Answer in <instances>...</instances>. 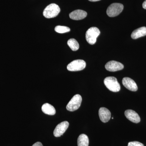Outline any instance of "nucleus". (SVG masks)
<instances>
[{
  "label": "nucleus",
  "mask_w": 146,
  "mask_h": 146,
  "mask_svg": "<svg viewBox=\"0 0 146 146\" xmlns=\"http://www.w3.org/2000/svg\"><path fill=\"white\" fill-rule=\"evenodd\" d=\"M60 11V7L57 5L51 4L45 9L43 11V15L47 18H54L58 15Z\"/></svg>",
  "instance_id": "1"
},
{
  "label": "nucleus",
  "mask_w": 146,
  "mask_h": 146,
  "mask_svg": "<svg viewBox=\"0 0 146 146\" xmlns=\"http://www.w3.org/2000/svg\"><path fill=\"white\" fill-rule=\"evenodd\" d=\"M105 86L110 91L114 92H119L121 89V86L117 80L114 77H108L104 80Z\"/></svg>",
  "instance_id": "2"
},
{
  "label": "nucleus",
  "mask_w": 146,
  "mask_h": 146,
  "mask_svg": "<svg viewBox=\"0 0 146 146\" xmlns=\"http://www.w3.org/2000/svg\"><path fill=\"white\" fill-rule=\"evenodd\" d=\"M100 34V31L98 28L92 27L87 31L86 33V41L90 44H94L96 42L97 38Z\"/></svg>",
  "instance_id": "3"
},
{
  "label": "nucleus",
  "mask_w": 146,
  "mask_h": 146,
  "mask_svg": "<svg viewBox=\"0 0 146 146\" xmlns=\"http://www.w3.org/2000/svg\"><path fill=\"white\" fill-rule=\"evenodd\" d=\"M82 98L79 94L75 95L72 98L66 106L67 110L71 112L75 111L78 109L81 105Z\"/></svg>",
  "instance_id": "4"
},
{
  "label": "nucleus",
  "mask_w": 146,
  "mask_h": 146,
  "mask_svg": "<svg viewBox=\"0 0 146 146\" xmlns=\"http://www.w3.org/2000/svg\"><path fill=\"white\" fill-rule=\"evenodd\" d=\"M123 8V5L122 4L114 3L108 7L106 13L109 17H115L118 16L122 11Z\"/></svg>",
  "instance_id": "5"
},
{
  "label": "nucleus",
  "mask_w": 146,
  "mask_h": 146,
  "mask_svg": "<svg viewBox=\"0 0 146 146\" xmlns=\"http://www.w3.org/2000/svg\"><path fill=\"white\" fill-rule=\"evenodd\" d=\"M86 66V62L84 60L79 59L73 60L69 63L67 66V69L70 71L76 72L82 70L85 68Z\"/></svg>",
  "instance_id": "6"
},
{
  "label": "nucleus",
  "mask_w": 146,
  "mask_h": 146,
  "mask_svg": "<svg viewBox=\"0 0 146 146\" xmlns=\"http://www.w3.org/2000/svg\"><path fill=\"white\" fill-rule=\"evenodd\" d=\"M69 126V123L67 121L62 122L58 124L54 131V135L55 137H59L64 134Z\"/></svg>",
  "instance_id": "7"
},
{
  "label": "nucleus",
  "mask_w": 146,
  "mask_h": 146,
  "mask_svg": "<svg viewBox=\"0 0 146 146\" xmlns=\"http://www.w3.org/2000/svg\"><path fill=\"white\" fill-rule=\"evenodd\" d=\"M105 67L108 71L112 72L121 70L124 68L123 64L115 60H112L108 62Z\"/></svg>",
  "instance_id": "8"
},
{
  "label": "nucleus",
  "mask_w": 146,
  "mask_h": 146,
  "mask_svg": "<svg viewBox=\"0 0 146 146\" xmlns=\"http://www.w3.org/2000/svg\"><path fill=\"white\" fill-rule=\"evenodd\" d=\"M122 83L126 88L131 91H136L138 90V86L132 79L128 77L124 78L123 79Z\"/></svg>",
  "instance_id": "9"
},
{
  "label": "nucleus",
  "mask_w": 146,
  "mask_h": 146,
  "mask_svg": "<svg viewBox=\"0 0 146 146\" xmlns=\"http://www.w3.org/2000/svg\"><path fill=\"white\" fill-rule=\"evenodd\" d=\"M125 115L128 119L132 122L138 123L141 121L140 116L134 110H127L125 112Z\"/></svg>",
  "instance_id": "10"
},
{
  "label": "nucleus",
  "mask_w": 146,
  "mask_h": 146,
  "mask_svg": "<svg viewBox=\"0 0 146 146\" xmlns=\"http://www.w3.org/2000/svg\"><path fill=\"white\" fill-rule=\"evenodd\" d=\"M100 119L103 123L108 122L111 118V112L107 108L104 107L100 108L99 110Z\"/></svg>",
  "instance_id": "11"
},
{
  "label": "nucleus",
  "mask_w": 146,
  "mask_h": 146,
  "mask_svg": "<svg viewBox=\"0 0 146 146\" xmlns=\"http://www.w3.org/2000/svg\"><path fill=\"white\" fill-rule=\"evenodd\" d=\"M87 13L84 11L78 9L74 11L69 14L70 18L72 20L78 21L83 19L87 16Z\"/></svg>",
  "instance_id": "12"
},
{
  "label": "nucleus",
  "mask_w": 146,
  "mask_h": 146,
  "mask_svg": "<svg viewBox=\"0 0 146 146\" xmlns=\"http://www.w3.org/2000/svg\"><path fill=\"white\" fill-rule=\"evenodd\" d=\"M146 35V27H143L135 30L131 34L132 39H137Z\"/></svg>",
  "instance_id": "13"
},
{
  "label": "nucleus",
  "mask_w": 146,
  "mask_h": 146,
  "mask_svg": "<svg viewBox=\"0 0 146 146\" xmlns=\"http://www.w3.org/2000/svg\"><path fill=\"white\" fill-rule=\"evenodd\" d=\"M42 112L45 114L50 115H54L55 114V109L52 105L48 103L44 104L42 106Z\"/></svg>",
  "instance_id": "14"
},
{
  "label": "nucleus",
  "mask_w": 146,
  "mask_h": 146,
  "mask_svg": "<svg viewBox=\"0 0 146 146\" xmlns=\"http://www.w3.org/2000/svg\"><path fill=\"white\" fill-rule=\"evenodd\" d=\"M78 146H88L89 144V139L86 134H81L78 138Z\"/></svg>",
  "instance_id": "15"
},
{
  "label": "nucleus",
  "mask_w": 146,
  "mask_h": 146,
  "mask_svg": "<svg viewBox=\"0 0 146 146\" xmlns=\"http://www.w3.org/2000/svg\"><path fill=\"white\" fill-rule=\"evenodd\" d=\"M68 44L72 50L74 51L77 50L79 48V45L78 42L75 39H73V38L70 39L68 40Z\"/></svg>",
  "instance_id": "16"
},
{
  "label": "nucleus",
  "mask_w": 146,
  "mask_h": 146,
  "mask_svg": "<svg viewBox=\"0 0 146 146\" xmlns=\"http://www.w3.org/2000/svg\"><path fill=\"white\" fill-rule=\"evenodd\" d=\"M54 29L55 31L59 33H65L70 31V28L67 27L62 26H57Z\"/></svg>",
  "instance_id": "17"
},
{
  "label": "nucleus",
  "mask_w": 146,
  "mask_h": 146,
  "mask_svg": "<svg viewBox=\"0 0 146 146\" xmlns=\"http://www.w3.org/2000/svg\"><path fill=\"white\" fill-rule=\"evenodd\" d=\"M127 146H145L143 144L138 141L129 142Z\"/></svg>",
  "instance_id": "18"
},
{
  "label": "nucleus",
  "mask_w": 146,
  "mask_h": 146,
  "mask_svg": "<svg viewBox=\"0 0 146 146\" xmlns=\"http://www.w3.org/2000/svg\"><path fill=\"white\" fill-rule=\"evenodd\" d=\"M32 146H43L42 143L38 142L33 144Z\"/></svg>",
  "instance_id": "19"
},
{
  "label": "nucleus",
  "mask_w": 146,
  "mask_h": 146,
  "mask_svg": "<svg viewBox=\"0 0 146 146\" xmlns=\"http://www.w3.org/2000/svg\"><path fill=\"white\" fill-rule=\"evenodd\" d=\"M143 8L146 9V0L144 2L143 4Z\"/></svg>",
  "instance_id": "20"
},
{
  "label": "nucleus",
  "mask_w": 146,
  "mask_h": 146,
  "mask_svg": "<svg viewBox=\"0 0 146 146\" xmlns=\"http://www.w3.org/2000/svg\"><path fill=\"white\" fill-rule=\"evenodd\" d=\"M89 1L91 2H96L100 1V0H89Z\"/></svg>",
  "instance_id": "21"
}]
</instances>
